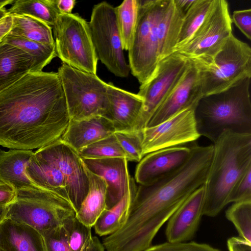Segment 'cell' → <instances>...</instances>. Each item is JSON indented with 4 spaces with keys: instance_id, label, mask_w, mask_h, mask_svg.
I'll return each mask as SVG.
<instances>
[{
    "instance_id": "cell-36",
    "label": "cell",
    "mask_w": 251,
    "mask_h": 251,
    "mask_svg": "<svg viewBox=\"0 0 251 251\" xmlns=\"http://www.w3.org/2000/svg\"><path fill=\"white\" fill-rule=\"evenodd\" d=\"M114 135L126 153L128 161L139 162L144 157L142 132L117 131Z\"/></svg>"
},
{
    "instance_id": "cell-40",
    "label": "cell",
    "mask_w": 251,
    "mask_h": 251,
    "mask_svg": "<svg viewBox=\"0 0 251 251\" xmlns=\"http://www.w3.org/2000/svg\"><path fill=\"white\" fill-rule=\"evenodd\" d=\"M232 22L249 40L251 39V9L235 10L233 12Z\"/></svg>"
},
{
    "instance_id": "cell-43",
    "label": "cell",
    "mask_w": 251,
    "mask_h": 251,
    "mask_svg": "<svg viewBox=\"0 0 251 251\" xmlns=\"http://www.w3.org/2000/svg\"><path fill=\"white\" fill-rule=\"evenodd\" d=\"M59 15L72 13L76 1L75 0H51Z\"/></svg>"
},
{
    "instance_id": "cell-24",
    "label": "cell",
    "mask_w": 251,
    "mask_h": 251,
    "mask_svg": "<svg viewBox=\"0 0 251 251\" xmlns=\"http://www.w3.org/2000/svg\"><path fill=\"white\" fill-rule=\"evenodd\" d=\"M84 166L88 178L89 190L75 216L83 224L92 227L106 209L107 184L102 177Z\"/></svg>"
},
{
    "instance_id": "cell-9",
    "label": "cell",
    "mask_w": 251,
    "mask_h": 251,
    "mask_svg": "<svg viewBox=\"0 0 251 251\" xmlns=\"http://www.w3.org/2000/svg\"><path fill=\"white\" fill-rule=\"evenodd\" d=\"M52 28L56 56L62 63L96 74L98 59L88 23L77 13L60 14Z\"/></svg>"
},
{
    "instance_id": "cell-45",
    "label": "cell",
    "mask_w": 251,
    "mask_h": 251,
    "mask_svg": "<svg viewBox=\"0 0 251 251\" xmlns=\"http://www.w3.org/2000/svg\"><path fill=\"white\" fill-rule=\"evenodd\" d=\"M81 251H104V248L96 236H92Z\"/></svg>"
},
{
    "instance_id": "cell-6",
    "label": "cell",
    "mask_w": 251,
    "mask_h": 251,
    "mask_svg": "<svg viewBox=\"0 0 251 251\" xmlns=\"http://www.w3.org/2000/svg\"><path fill=\"white\" fill-rule=\"evenodd\" d=\"M169 0H138L137 19L128 50L129 66L140 83L154 74L158 59L157 24Z\"/></svg>"
},
{
    "instance_id": "cell-10",
    "label": "cell",
    "mask_w": 251,
    "mask_h": 251,
    "mask_svg": "<svg viewBox=\"0 0 251 251\" xmlns=\"http://www.w3.org/2000/svg\"><path fill=\"white\" fill-rule=\"evenodd\" d=\"M88 25L98 59L115 75L127 77L130 70L124 56L115 7L106 1L95 5Z\"/></svg>"
},
{
    "instance_id": "cell-42",
    "label": "cell",
    "mask_w": 251,
    "mask_h": 251,
    "mask_svg": "<svg viewBox=\"0 0 251 251\" xmlns=\"http://www.w3.org/2000/svg\"><path fill=\"white\" fill-rule=\"evenodd\" d=\"M229 251H251V242L239 237H232L227 241Z\"/></svg>"
},
{
    "instance_id": "cell-12",
    "label": "cell",
    "mask_w": 251,
    "mask_h": 251,
    "mask_svg": "<svg viewBox=\"0 0 251 251\" xmlns=\"http://www.w3.org/2000/svg\"><path fill=\"white\" fill-rule=\"evenodd\" d=\"M191 61L174 52L159 61L152 76L140 85L137 93L143 99L134 131L142 132L169 93L191 64Z\"/></svg>"
},
{
    "instance_id": "cell-41",
    "label": "cell",
    "mask_w": 251,
    "mask_h": 251,
    "mask_svg": "<svg viewBox=\"0 0 251 251\" xmlns=\"http://www.w3.org/2000/svg\"><path fill=\"white\" fill-rule=\"evenodd\" d=\"M16 191L10 185L0 180V204H9L16 198Z\"/></svg>"
},
{
    "instance_id": "cell-26",
    "label": "cell",
    "mask_w": 251,
    "mask_h": 251,
    "mask_svg": "<svg viewBox=\"0 0 251 251\" xmlns=\"http://www.w3.org/2000/svg\"><path fill=\"white\" fill-rule=\"evenodd\" d=\"M26 173L39 187L55 192L70 201L67 184L62 174L55 166L34 152L27 164Z\"/></svg>"
},
{
    "instance_id": "cell-8",
    "label": "cell",
    "mask_w": 251,
    "mask_h": 251,
    "mask_svg": "<svg viewBox=\"0 0 251 251\" xmlns=\"http://www.w3.org/2000/svg\"><path fill=\"white\" fill-rule=\"evenodd\" d=\"M15 200L8 205L6 218L30 226L42 233L62 225L75 216L71 203L52 191L42 189L16 192Z\"/></svg>"
},
{
    "instance_id": "cell-5",
    "label": "cell",
    "mask_w": 251,
    "mask_h": 251,
    "mask_svg": "<svg viewBox=\"0 0 251 251\" xmlns=\"http://www.w3.org/2000/svg\"><path fill=\"white\" fill-rule=\"evenodd\" d=\"M71 120L102 116L111 120L107 83L96 74L62 63L57 72Z\"/></svg>"
},
{
    "instance_id": "cell-37",
    "label": "cell",
    "mask_w": 251,
    "mask_h": 251,
    "mask_svg": "<svg viewBox=\"0 0 251 251\" xmlns=\"http://www.w3.org/2000/svg\"><path fill=\"white\" fill-rule=\"evenodd\" d=\"M42 234L46 251H72L62 226L47 230Z\"/></svg>"
},
{
    "instance_id": "cell-3",
    "label": "cell",
    "mask_w": 251,
    "mask_h": 251,
    "mask_svg": "<svg viewBox=\"0 0 251 251\" xmlns=\"http://www.w3.org/2000/svg\"><path fill=\"white\" fill-rule=\"evenodd\" d=\"M207 178L203 214L214 217L226 205L235 184L251 168V134L224 131L213 143Z\"/></svg>"
},
{
    "instance_id": "cell-18",
    "label": "cell",
    "mask_w": 251,
    "mask_h": 251,
    "mask_svg": "<svg viewBox=\"0 0 251 251\" xmlns=\"http://www.w3.org/2000/svg\"><path fill=\"white\" fill-rule=\"evenodd\" d=\"M81 159L90 171L106 182L105 209L111 208L123 198L128 189L132 178L128 172L127 159L122 157Z\"/></svg>"
},
{
    "instance_id": "cell-39",
    "label": "cell",
    "mask_w": 251,
    "mask_h": 251,
    "mask_svg": "<svg viewBox=\"0 0 251 251\" xmlns=\"http://www.w3.org/2000/svg\"><path fill=\"white\" fill-rule=\"evenodd\" d=\"M251 201V168L239 179L232 189L228 203Z\"/></svg>"
},
{
    "instance_id": "cell-49",
    "label": "cell",
    "mask_w": 251,
    "mask_h": 251,
    "mask_svg": "<svg viewBox=\"0 0 251 251\" xmlns=\"http://www.w3.org/2000/svg\"><path fill=\"white\" fill-rule=\"evenodd\" d=\"M8 14L7 10L5 8L0 9V20L7 16Z\"/></svg>"
},
{
    "instance_id": "cell-38",
    "label": "cell",
    "mask_w": 251,
    "mask_h": 251,
    "mask_svg": "<svg viewBox=\"0 0 251 251\" xmlns=\"http://www.w3.org/2000/svg\"><path fill=\"white\" fill-rule=\"evenodd\" d=\"M143 251H220L219 250L204 243L194 241L185 242H166L151 246Z\"/></svg>"
},
{
    "instance_id": "cell-34",
    "label": "cell",
    "mask_w": 251,
    "mask_h": 251,
    "mask_svg": "<svg viewBox=\"0 0 251 251\" xmlns=\"http://www.w3.org/2000/svg\"><path fill=\"white\" fill-rule=\"evenodd\" d=\"M226 217L234 225L240 237L251 242V201L234 202L226 210Z\"/></svg>"
},
{
    "instance_id": "cell-20",
    "label": "cell",
    "mask_w": 251,
    "mask_h": 251,
    "mask_svg": "<svg viewBox=\"0 0 251 251\" xmlns=\"http://www.w3.org/2000/svg\"><path fill=\"white\" fill-rule=\"evenodd\" d=\"M112 121L97 116L70 123L60 139L76 151L115 132Z\"/></svg>"
},
{
    "instance_id": "cell-22",
    "label": "cell",
    "mask_w": 251,
    "mask_h": 251,
    "mask_svg": "<svg viewBox=\"0 0 251 251\" xmlns=\"http://www.w3.org/2000/svg\"><path fill=\"white\" fill-rule=\"evenodd\" d=\"M0 249L2 251H46L41 232L7 218L0 225Z\"/></svg>"
},
{
    "instance_id": "cell-25",
    "label": "cell",
    "mask_w": 251,
    "mask_h": 251,
    "mask_svg": "<svg viewBox=\"0 0 251 251\" xmlns=\"http://www.w3.org/2000/svg\"><path fill=\"white\" fill-rule=\"evenodd\" d=\"M184 14L169 0L157 24L159 61L173 53Z\"/></svg>"
},
{
    "instance_id": "cell-21",
    "label": "cell",
    "mask_w": 251,
    "mask_h": 251,
    "mask_svg": "<svg viewBox=\"0 0 251 251\" xmlns=\"http://www.w3.org/2000/svg\"><path fill=\"white\" fill-rule=\"evenodd\" d=\"M42 71L32 56L17 47L0 42V92L29 73Z\"/></svg>"
},
{
    "instance_id": "cell-44",
    "label": "cell",
    "mask_w": 251,
    "mask_h": 251,
    "mask_svg": "<svg viewBox=\"0 0 251 251\" xmlns=\"http://www.w3.org/2000/svg\"><path fill=\"white\" fill-rule=\"evenodd\" d=\"M13 25V17L7 15L0 20V42L10 31Z\"/></svg>"
},
{
    "instance_id": "cell-15",
    "label": "cell",
    "mask_w": 251,
    "mask_h": 251,
    "mask_svg": "<svg viewBox=\"0 0 251 251\" xmlns=\"http://www.w3.org/2000/svg\"><path fill=\"white\" fill-rule=\"evenodd\" d=\"M202 97L200 72L192 62L153 114L147 127L157 125L186 109L196 107Z\"/></svg>"
},
{
    "instance_id": "cell-19",
    "label": "cell",
    "mask_w": 251,
    "mask_h": 251,
    "mask_svg": "<svg viewBox=\"0 0 251 251\" xmlns=\"http://www.w3.org/2000/svg\"><path fill=\"white\" fill-rule=\"evenodd\" d=\"M107 98L109 103L111 121L115 132L134 131L140 116L143 99L134 94L107 83Z\"/></svg>"
},
{
    "instance_id": "cell-13",
    "label": "cell",
    "mask_w": 251,
    "mask_h": 251,
    "mask_svg": "<svg viewBox=\"0 0 251 251\" xmlns=\"http://www.w3.org/2000/svg\"><path fill=\"white\" fill-rule=\"evenodd\" d=\"M34 153L62 174L69 201L76 213L89 190L87 175L78 152L60 139L38 149Z\"/></svg>"
},
{
    "instance_id": "cell-1",
    "label": "cell",
    "mask_w": 251,
    "mask_h": 251,
    "mask_svg": "<svg viewBox=\"0 0 251 251\" xmlns=\"http://www.w3.org/2000/svg\"><path fill=\"white\" fill-rule=\"evenodd\" d=\"M57 72H31L0 92V145L40 149L59 139L70 122Z\"/></svg>"
},
{
    "instance_id": "cell-32",
    "label": "cell",
    "mask_w": 251,
    "mask_h": 251,
    "mask_svg": "<svg viewBox=\"0 0 251 251\" xmlns=\"http://www.w3.org/2000/svg\"><path fill=\"white\" fill-rule=\"evenodd\" d=\"M138 0H125L115 7L118 26L124 50H128L137 19Z\"/></svg>"
},
{
    "instance_id": "cell-50",
    "label": "cell",
    "mask_w": 251,
    "mask_h": 251,
    "mask_svg": "<svg viewBox=\"0 0 251 251\" xmlns=\"http://www.w3.org/2000/svg\"><path fill=\"white\" fill-rule=\"evenodd\" d=\"M0 251H2L0 249Z\"/></svg>"
},
{
    "instance_id": "cell-46",
    "label": "cell",
    "mask_w": 251,
    "mask_h": 251,
    "mask_svg": "<svg viewBox=\"0 0 251 251\" xmlns=\"http://www.w3.org/2000/svg\"><path fill=\"white\" fill-rule=\"evenodd\" d=\"M195 0H174L176 5L184 14L188 11Z\"/></svg>"
},
{
    "instance_id": "cell-14",
    "label": "cell",
    "mask_w": 251,
    "mask_h": 251,
    "mask_svg": "<svg viewBox=\"0 0 251 251\" xmlns=\"http://www.w3.org/2000/svg\"><path fill=\"white\" fill-rule=\"evenodd\" d=\"M186 109L160 124L142 131L143 155L158 150L194 142L200 137L195 109Z\"/></svg>"
},
{
    "instance_id": "cell-33",
    "label": "cell",
    "mask_w": 251,
    "mask_h": 251,
    "mask_svg": "<svg viewBox=\"0 0 251 251\" xmlns=\"http://www.w3.org/2000/svg\"><path fill=\"white\" fill-rule=\"evenodd\" d=\"M78 153L81 158L122 157L127 159L114 133L84 148Z\"/></svg>"
},
{
    "instance_id": "cell-23",
    "label": "cell",
    "mask_w": 251,
    "mask_h": 251,
    "mask_svg": "<svg viewBox=\"0 0 251 251\" xmlns=\"http://www.w3.org/2000/svg\"><path fill=\"white\" fill-rule=\"evenodd\" d=\"M33 154L31 150L10 149L5 151L0 149V180L11 185L16 192L41 188L35 184L26 173V166Z\"/></svg>"
},
{
    "instance_id": "cell-30",
    "label": "cell",
    "mask_w": 251,
    "mask_h": 251,
    "mask_svg": "<svg viewBox=\"0 0 251 251\" xmlns=\"http://www.w3.org/2000/svg\"><path fill=\"white\" fill-rule=\"evenodd\" d=\"M214 1V0H195L184 15L174 51L192 37L204 21Z\"/></svg>"
},
{
    "instance_id": "cell-27",
    "label": "cell",
    "mask_w": 251,
    "mask_h": 251,
    "mask_svg": "<svg viewBox=\"0 0 251 251\" xmlns=\"http://www.w3.org/2000/svg\"><path fill=\"white\" fill-rule=\"evenodd\" d=\"M135 182L132 178L128 189L123 198L111 208L105 209L98 217L93 226L97 234L100 236L109 235L124 225L136 188Z\"/></svg>"
},
{
    "instance_id": "cell-35",
    "label": "cell",
    "mask_w": 251,
    "mask_h": 251,
    "mask_svg": "<svg viewBox=\"0 0 251 251\" xmlns=\"http://www.w3.org/2000/svg\"><path fill=\"white\" fill-rule=\"evenodd\" d=\"M62 226L72 251H81L92 236L91 227L83 224L75 216L65 220Z\"/></svg>"
},
{
    "instance_id": "cell-47",
    "label": "cell",
    "mask_w": 251,
    "mask_h": 251,
    "mask_svg": "<svg viewBox=\"0 0 251 251\" xmlns=\"http://www.w3.org/2000/svg\"><path fill=\"white\" fill-rule=\"evenodd\" d=\"M8 204H0V224L6 218L8 208Z\"/></svg>"
},
{
    "instance_id": "cell-2",
    "label": "cell",
    "mask_w": 251,
    "mask_h": 251,
    "mask_svg": "<svg viewBox=\"0 0 251 251\" xmlns=\"http://www.w3.org/2000/svg\"><path fill=\"white\" fill-rule=\"evenodd\" d=\"M191 143L190 156L179 170L151 184L136 186L129 211L141 224L162 226L190 195L205 184L213 146Z\"/></svg>"
},
{
    "instance_id": "cell-17",
    "label": "cell",
    "mask_w": 251,
    "mask_h": 251,
    "mask_svg": "<svg viewBox=\"0 0 251 251\" xmlns=\"http://www.w3.org/2000/svg\"><path fill=\"white\" fill-rule=\"evenodd\" d=\"M204 184L195 190L168 220L165 230L167 241L185 242L193 239L203 214Z\"/></svg>"
},
{
    "instance_id": "cell-7",
    "label": "cell",
    "mask_w": 251,
    "mask_h": 251,
    "mask_svg": "<svg viewBox=\"0 0 251 251\" xmlns=\"http://www.w3.org/2000/svg\"><path fill=\"white\" fill-rule=\"evenodd\" d=\"M193 63L200 72L203 97L217 94L251 77V48L232 34L211 59Z\"/></svg>"
},
{
    "instance_id": "cell-16",
    "label": "cell",
    "mask_w": 251,
    "mask_h": 251,
    "mask_svg": "<svg viewBox=\"0 0 251 251\" xmlns=\"http://www.w3.org/2000/svg\"><path fill=\"white\" fill-rule=\"evenodd\" d=\"M191 153L190 145L168 148L145 155L137 164L134 180L139 184H151L181 168Z\"/></svg>"
},
{
    "instance_id": "cell-48",
    "label": "cell",
    "mask_w": 251,
    "mask_h": 251,
    "mask_svg": "<svg viewBox=\"0 0 251 251\" xmlns=\"http://www.w3.org/2000/svg\"><path fill=\"white\" fill-rule=\"evenodd\" d=\"M15 0H0V9L4 8L5 6L13 4Z\"/></svg>"
},
{
    "instance_id": "cell-11",
    "label": "cell",
    "mask_w": 251,
    "mask_h": 251,
    "mask_svg": "<svg viewBox=\"0 0 251 251\" xmlns=\"http://www.w3.org/2000/svg\"><path fill=\"white\" fill-rule=\"evenodd\" d=\"M232 20L225 0H214L204 21L192 37L176 49L177 52L194 63L211 59L232 34Z\"/></svg>"
},
{
    "instance_id": "cell-4",
    "label": "cell",
    "mask_w": 251,
    "mask_h": 251,
    "mask_svg": "<svg viewBox=\"0 0 251 251\" xmlns=\"http://www.w3.org/2000/svg\"><path fill=\"white\" fill-rule=\"evenodd\" d=\"M251 77L222 92L202 97L195 109L198 131L214 143L225 130L251 134Z\"/></svg>"
},
{
    "instance_id": "cell-29",
    "label": "cell",
    "mask_w": 251,
    "mask_h": 251,
    "mask_svg": "<svg viewBox=\"0 0 251 251\" xmlns=\"http://www.w3.org/2000/svg\"><path fill=\"white\" fill-rule=\"evenodd\" d=\"M7 11L8 15L32 17L42 21L51 28L59 15L51 0H15Z\"/></svg>"
},
{
    "instance_id": "cell-28",
    "label": "cell",
    "mask_w": 251,
    "mask_h": 251,
    "mask_svg": "<svg viewBox=\"0 0 251 251\" xmlns=\"http://www.w3.org/2000/svg\"><path fill=\"white\" fill-rule=\"evenodd\" d=\"M11 15L13 25L9 34L42 44H55L52 28L45 23L26 15Z\"/></svg>"
},
{
    "instance_id": "cell-31",
    "label": "cell",
    "mask_w": 251,
    "mask_h": 251,
    "mask_svg": "<svg viewBox=\"0 0 251 251\" xmlns=\"http://www.w3.org/2000/svg\"><path fill=\"white\" fill-rule=\"evenodd\" d=\"M2 41L17 47L32 56L41 70L57 56L55 44H42L9 33Z\"/></svg>"
}]
</instances>
